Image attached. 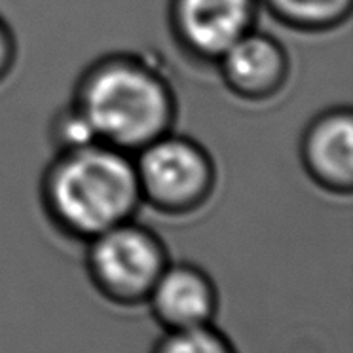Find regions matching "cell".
Instances as JSON below:
<instances>
[{"label":"cell","instance_id":"6da1fadb","mask_svg":"<svg viewBox=\"0 0 353 353\" xmlns=\"http://www.w3.org/2000/svg\"><path fill=\"white\" fill-rule=\"evenodd\" d=\"M40 198L50 223L85 243L131 221L143 203L133 158L103 143L59 150L42 176Z\"/></svg>","mask_w":353,"mask_h":353},{"label":"cell","instance_id":"7a4b0ae2","mask_svg":"<svg viewBox=\"0 0 353 353\" xmlns=\"http://www.w3.org/2000/svg\"><path fill=\"white\" fill-rule=\"evenodd\" d=\"M72 107L97 143L135 154L169 133L176 116L175 93L156 67L141 57L105 55L77 82Z\"/></svg>","mask_w":353,"mask_h":353},{"label":"cell","instance_id":"3957f363","mask_svg":"<svg viewBox=\"0 0 353 353\" xmlns=\"http://www.w3.org/2000/svg\"><path fill=\"white\" fill-rule=\"evenodd\" d=\"M168 264V249L160 236L133 219L88 241L90 281L116 306L145 304Z\"/></svg>","mask_w":353,"mask_h":353},{"label":"cell","instance_id":"277c9868","mask_svg":"<svg viewBox=\"0 0 353 353\" xmlns=\"http://www.w3.org/2000/svg\"><path fill=\"white\" fill-rule=\"evenodd\" d=\"M135 154L141 198L165 215H188L215 190V161L192 139L169 131Z\"/></svg>","mask_w":353,"mask_h":353},{"label":"cell","instance_id":"5b68a950","mask_svg":"<svg viewBox=\"0 0 353 353\" xmlns=\"http://www.w3.org/2000/svg\"><path fill=\"white\" fill-rule=\"evenodd\" d=\"M259 0H169V27L186 55L200 63L216 59L253 31Z\"/></svg>","mask_w":353,"mask_h":353},{"label":"cell","instance_id":"8992f818","mask_svg":"<svg viewBox=\"0 0 353 353\" xmlns=\"http://www.w3.org/2000/svg\"><path fill=\"white\" fill-rule=\"evenodd\" d=\"M215 65L226 88L245 101L276 97L289 78V55L281 42L256 29L236 40Z\"/></svg>","mask_w":353,"mask_h":353},{"label":"cell","instance_id":"52a82bcc","mask_svg":"<svg viewBox=\"0 0 353 353\" xmlns=\"http://www.w3.org/2000/svg\"><path fill=\"white\" fill-rule=\"evenodd\" d=\"M300 160L315 185L332 194L353 188V114L347 107L325 110L300 141Z\"/></svg>","mask_w":353,"mask_h":353},{"label":"cell","instance_id":"ba28073f","mask_svg":"<svg viewBox=\"0 0 353 353\" xmlns=\"http://www.w3.org/2000/svg\"><path fill=\"white\" fill-rule=\"evenodd\" d=\"M146 302L165 330L192 329L213 323L219 292L215 281L201 268L188 262H169Z\"/></svg>","mask_w":353,"mask_h":353},{"label":"cell","instance_id":"9c48e42d","mask_svg":"<svg viewBox=\"0 0 353 353\" xmlns=\"http://www.w3.org/2000/svg\"><path fill=\"white\" fill-rule=\"evenodd\" d=\"M279 23L304 32L330 31L352 14L353 0H259Z\"/></svg>","mask_w":353,"mask_h":353},{"label":"cell","instance_id":"30bf717a","mask_svg":"<svg viewBox=\"0 0 353 353\" xmlns=\"http://www.w3.org/2000/svg\"><path fill=\"white\" fill-rule=\"evenodd\" d=\"M152 353H238L232 340L213 325L165 330L154 344Z\"/></svg>","mask_w":353,"mask_h":353},{"label":"cell","instance_id":"8fae6325","mask_svg":"<svg viewBox=\"0 0 353 353\" xmlns=\"http://www.w3.org/2000/svg\"><path fill=\"white\" fill-rule=\"evenodd\" d=\"M52 135H54V143L57 145V152L97 143L85 120L72 105H69L55 116L54 123H52Z\"/></svg>","mask_w":353,"mask_h":353},{"label":"cell","instance_id":"7c38bea8","mask_svg":"<svg viewBox=\"0 0 353 353\" xmlns=\"http://www.w3.org/2000/svg\"><path fill=\"white\" fill-rule=\"evenodd\" d=\"M16 61V40L6 21L0 17V82L8 77Z\"/></svg>","mask_w":353,"mask_h":353}]
</instances>
